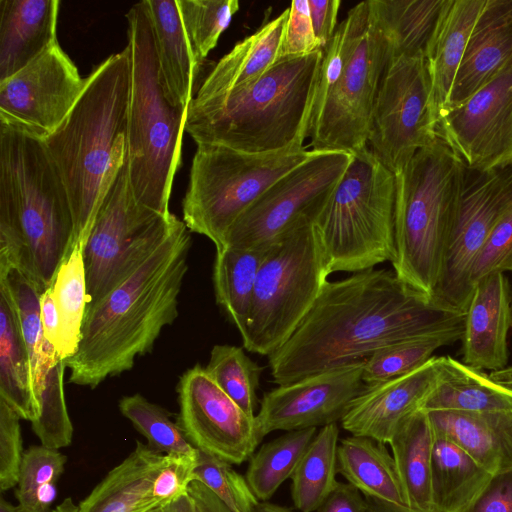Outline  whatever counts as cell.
Wrapping results in <instances>:
<instances>
[{
    "label": "cell",
    "mask_w": 512,
    "mask_h": 512,
    "mask_svg": "<svg viewBox=\"0 0 512 512\" xmlns=\"http://www.w3.org/2000/svg\"><path fill=\"white\" fill-rule=\"evenodd\" d=\"M464 319L408 287L393 269L327 281L291 337L269 356L273 382L364 361L384 346L461 327Z\"/></svg>",
    "instance_id": "cell-1"
},
{
    "label": "cell",
    "mask_w": 512,
    "mask_h": 512,
    "mask_svg": "<svg viewBox=\"0 0 512 512\" xmlns=\"http://www.w3.org/2000/svg\"><path fill=\"white\" fill-rule=\"evenodd\" d=\"M176 218L154 250L118 285L88 304L76 354L65 361L69 383L96 388L129 371L178 316L191 237Z\"/></svg>",
    "instance_id": "cell-2"
},
{
    "label": "cell",
    "mask_w": 512,
    "mask_h": 512,
    "mask_svg": "<svg viewBox=\"0 0 512 512\" xmlns=\"http://www.w3.org/2000/svg\"><path fill=\"white\" fill-rule=\"evenodd\" d=\"M74 245L68 194L43 139L0 123V266L43 293Z\"/></svg>",
    "instance_id": "cell-3"
},
{
    "label": "cell",
    "mask_w": 512,
    "mask_h": 512,
    "mask_svg": "<svg viewBox=\"0 0 512 512\" xmlns=\"http://www.w3.org/2000/svg\"><path fill=\"white\" fill-rule=\"evenodd\" d=\"M130 89L126 46L93 69L70 113L43 139L68 194L75 244L83 249L100 205L126 161Z\"/></svg>",
    "instance_id": "cell-4"
},
{
    "label": "cell",
    "mask_w": 512,
    "mask_h": 512,
    "mask_svg": "<svg viewBox=\"0 0 512 512\" xmlns=\"http://www.w3.org/2000/svg\"><path fill=\"white\" fill-rule=\"evenodd\" d=\"M323 50L279 60L252 85L224 96L192 99L185 131L198 144L248 153L303 146L308 137Z\"/></svg>",
    "instance_id": "cell-5"
},
{
    "label": "cell",
    "mask_w": 512,
    "mask_h": 512,
    "mask_svg": "<svg viewBox=\"0 0 512 512\" xmlns=\"http://www.w3.org/2000/svg\"><path fill=\"white\" fill-rule=\"evenodd\" d=\"M464 174V164L440 136L395 174L391 264L404 284L430 302L456 224Z\"/></svg>",
    "instance_id": "cell-6"
},
{
    "label": "cell",
    "mask_w": 512,
    "mask_h": 512,
    "mask_svg": "<svg viewBox=\"0 0 512 512\" xmlns=\"http://www.w3.org/2000/svg\"><path fill=\"white\" fill-rule=\"evenodd\" d=\"M126 17L131 60L126 136L129 179L139 203L168 216L187 109L174 106L164 93L145 1L133 5Z\"/></svg>",
    "instance_id": "cell-7"
},
{
    "label": "cell",
    "mask_w": 512,
    "mask_h": 512,
    "mask_svg": "<svg viewBox=\"0 0 512 512\" xmlns=\"http://www.w3.org/2000/svg\"><path fill=\"white\" fill-rule=\"evenodd\" d=\"M395 197V175L368 145L353 153L313 220L330 273H355L393 261Z\"/></svg>",
    "instance_id": "cell-8"
},
{
    "label": "cell",
    "mask_w": 512,
    "mask_h": 512,
    "mask_svg": "<svg viewBox=\"0 0 512 512\" xmlns=\"http://www.w3.org/2000/svg\"><path fill=\"white\" fill-rule=\"evenodd\" d=\"M305 146L268 153L198 144L182 202L183 222L190 232L210 239L216 249L230 228L278 179L312 157Z\"/></svg>",
    "instance_id": "cell-9"
},
{
    "label": "cell",
    "mask_w": 512,
    "mask_h": 512,
    "mask_svg": "<svg viewBox=\"0 0 512 512\" xmlns=\"http://www.w3.org/2000/svg\"><path fill=\"white\" fill-rule=\"evenodd\" d=\"M302 218L269 246L241 334L243 348L270 356L294 333L331 274L313 227Z\"/></svg>",
    "instance_id": "cell-10"
},
{
    "label": "cell",
    "mask_w": 512,
    "mask_h": 512,
    "mask_svg": "<svg viewBox=\"0 0 512 512\" xmlns=\"http://www.w3.org/2000/svg\"><path fill=\"white\" fill-rule=\"evenodd\" d=\"M176 218L138 202L125 161L100 205L84 247L87 305L124 280L166 236Z\"/></svg>",
    "instance_id": "cell-11"
},
{
    "label": "cell",
    "mask_w": 512,
    "mask_h": 512,
    "mask_svg": "<svg viewBox=\"0 0 512 512\" xmlns=\"http://www.w3.org/2000/svg\"><path fill=\"white\" fill-rule=\"evenodd\" d=\"M427 61L400 57L386 68L375 99L367 145L394 175L438 138Z\"/></svg>",
    "instance_id": "cell-12"
},
{
    "label": "cell",
    "mask_w": 512,
    "mask_h": 512,
    "mask_svg": "<svg viewBox=\"0 0 512 512\" xmlns=\"http://www.w3.org/2000/svg\"><path fill=\"white\" fill-rule=\"evenodd\" d=\"M352 156L353 153L344 151H316L273 183L244 212L230 228L223 247L265 249L302 218H315L341 180Z\"/></svg>",
    "instance_id": "cell-13"
},
{
    "label": "cell",
    "mask_w": 512,
    "mask_h": 512,
    "mask_svg": "<svg viewBox=\"0 0 512 512\" xmlns=\"http://www.w3.org/2000/svg\"><path fill=\"white\" fill-rule=\"evenodd\" d=\"M512 209V158L482 171L465 167L458 216L431 302L465 314L472 296L470 267L498 221Z\"/></svg>",
    "instance_id": "cell-14"
},
{
    "label": "cell",
    "mask_w": 512,
    "mask_h": 512,
    "mask_svg": "<svg viewBox=\"0 0 512 512\" xmlns=\"http://www.w3.org/2000/svg\"><path fill=\"white\" fill-rule=\"evenodd\" d=\"M390 63L387 46L369 19L342 75L311 122V150L355 153L367 147L375 99Z\"/></svg>",
    "instance_id": "cell-15"
},
{
    "label": "cell",
    "mask_w": 512,
    "mask_h": 512,
    "mask_svg": "<svg viewBox=\"0 0 512 512\" xmlns=\"http://www.w3.org/2000/svg\"><path fill=\"white\" fill-rule=\"evenodd\" d=\"M85 84L86 78L57 41L0 81V123L45 139L70 113Z\"/></svg>",
    "instance_id": "cell-16"
},
{
    "label": "cell",
    "mask_w": 512,
    "mask_h": 512,
    "mask_svg": "<svg viewBox=\"0 0 512 512\" xmlns=\"http://www.w3.org/2000/svg\"><path fill=\"white\" fill-rule=\"evenodd\" d=\"M177 392V423L197 450L237 465L252 457L261 441L255 417L248 416L205 368L195 365L188 369Z\"/></svg>",
    "instance_id": "cell-17"
},
{
    "label": "cell",
    "mask_w": 512,
    "mask_h": 512,
    "mask_svg": "<svg viewBox=\"0 0 512 512\" xmlns=\"http://www.w3.org/2000/svg\"><path fill=\"white\" fill-rule=\"evenodd\" d=\"M443 138L467 169L482 171L512 158V64L438 119Z\"/></svg>",
    "instance_id": "cell-18"
},
{
    "label": "cell",
    "mask_w": 512,
    "mask_h": 512,
    "mask_svg": "<svg viewBox=\"0 0 512 512\" xmlns=\"http://www.w3.org/2000/svg\"><path fill=\"white\" fill-rule=\"evenodd\" d=\"M364 361L278 385L264 393L255 416L259 439L277 430L287 432L337 423L364 387Z\"/></svg>",
    "instance_id": "cell-19"
},
{
    "label": "cell",
    "mask_w": 512,
    "mask_h": 512,
    "mask_svg": "<svg viewBox=\"0 0 512 512\" xmlns=\"http://www.w3.org/2000/svg\"><path fill=\"white\" fill-rule=\"evenodd\" d=\"M439 375V357L386 381L364 384L340 420L351 435L389 443L399 425L421 409Z\"/></svg>",
    "instance_id": "cell-20"
},
{
    "label": "cell",
    "mask_w": 512,
    "mask_h": 512,
    "mask_svg": "<svg viewBox=\"0 0 512 512\" xmlns=\"http://www.w3.org/2000/svg\"><path fill=\"white\" fill-rule=\"evenodd\" d=\"M511 318V293L504 273H493L479 280L465 313L461 338L463 363L479 371L505 368Z\"/></svg>",
    "instance_id": "cell-21"
},
{
    "label": "cell",
    "mask_w": 512,
    "mask_h": 512,
    "mask_svg": "<svg viewBox=\"0 0 512 512\" xmlns=\"http://www.w3.org/2000/svg\"><path fill=\"white\" fill-rule=\"evenodd\" d=\"M512 64V0H486L457 71L447 107L455 106Z\"/></svg>",
    "instance_id": "cell-22"
},
{
    "label": "cell",
    "mask_w": 512,
    "mask_h": 512,
    "mask_svg": "<svg viewBox=\"0 0 512 512\" xmlns=\"http://www.w3.org/2000/svg\"><path fill=\"white\" fill-rule=\"evenodd\" d=\"M58 0H0V81L57 42Z\"/></svg>",
    "instance_id": "cell-23"
},
{
    "label": "cell",
    "mask_w": 512,
    "mask_h": 512,
    "mask_svg": "<svg viewBox=\"0 0 512 512\" xmlns=\"http://www.w3.org/2000/svg\"><path fill=\"white\" fill-rule=\"evenodd\" d=\"M453 0H369V19L382 36L391 62L427 58Z\"/></svg>",
    "instance_id": "cell-24"
},
{
    "label": "cell",
    "mask_w": 512,
    "mask_h": 512,
    "mask_svg": "<svg viewBox=\"0 0 512 512\" xmlns=\"http://www.w3.org/2000/svg\"><path fill=\"white\" fill-rule=\"evenodd\" d=\"M149 14L160 81L167 99L187 109L193 99L196 59L176 0H144Z\"/></svg>",
    "instance_id": "cell-25"
},
{
    "label": "cell",
    "mask_w": 512,
    "mask_h": 512,
    "mask_svg": "<svg viewBox=\"0 0 512 512\" xmlns=\"http://www.w3.org/2000/svg\"><path fill=\"white\" fill-rule=\"evenodd\" d=\"M289 8L238 42L203 81L193 99L201 101L240 91L260 79L280 60Z\"/></svg>",
    "instance_id": "cell-26"
},
{
    "label": "cell",
    "mask_w": 512,
    "mask_h": 512,
    "mask_svg": "<svg viewBox=\"0 0 512 512\" xmlns=\"http://www.w3.org/2000/svg\"><path fill=\"white\" fill-rule=\"evenodd\" d=\"M164 456L137 441L135 449L79 503V512H149L157 508L153 484Z\"/></svg>",
    "instance_id": "cell-27"
},
{
    "label": "cell",
    "mask_w": 512,
    "mask_h": 512,
    "mask_svg": "<svg viewBox=\"0 0 512 512\" xmlns=\"http://www.w3.org/2000/svg\"><path fill=\"white\" fill-rule=\"evenodd\" d=\"M427 413L435 431L457 443L491 474L512 469V411Z\"/></svg>",
    "instance_id": "cell-28"
},
{
    "label": "cell",
    "mask_w": 512,
    "mask_h": 512,
    "mask_svg": "<svg viewBox=\"0 0 512 512\" xmlns=\"http://www.w3.org/2000/svg\"><path fill=\"white\" fill-rule=\"evenodd\" d=\"M422 410L458 412L512 411V391L494 382L489 375L452 357H439L437 382Z\"/></svg>",
    "instance_id": "cell-29"
},
{
    "label": "cell",
    "mask_w": 512,
    "mask_h": 512,
    "mask_svg": "<svg viewBox=\"0 0 512 512\" xmlns=\"http://www.w3.org/2000/svg\"><path fill=\"white\" fill-rule=\"evenodd\" d=\"M337 473L364 497L409 508L393 456L384 443L355 435L343 438L337 449Z\"/></svg>",
    "instance_id": "cell-30"
},
{
    "label": "cell",
    "mask_w": 512,
    "mask_h": 512,
    "mask_svg": "<svg viewBox=\"0 0 512 512\" xmlns=\"http://www.w3.org/2000/svg\"><path fill=\"white\" fill-rule=\"evenodd\" d=\"M434 429L428 413L408 416L389 441L392 456L410 509L434 512L431 495V458Z\"/></svg>",
    "instance_id": "cell-31"
},
{
    "label": "cell",
    "mask_w": 512,
    "mask_h": 512,
    "mask_svg": "<svg viewBox=\"0 0 512 512\" xmlns=\"http://www.w3.org/2000/svg\"><path fill=\"white\" fill-rule=\"evenodd\" d=\"M491 476L462 447L434 430L431 458L434 512H460L480 493Z\"/></svg>",
    "instance_id": "cell-32"
},
{
    "label": "cell",
    "mask_w": 512,
    "mask_h": 512,
    "mask_svg": "<svg viewBox=\"0 0 512 512\" xmlns=\"http://www.w3.org/2000/svg\"><path fill=\"white\" fill-rule=\"evenodd\" d=\"M486 0H453L426 58L437 120L449 95L470 33Z\"/></svg>",
    "instance_id": "cell-33"
},
{
    "label": "cell",
    "mask_w": 512,
    "mask_h": 512,
    "mask_svg": "<svg viewBox=\"0 0 512 512\" xmlns=\"http://www.w3.org/2000/svg\"><path fill=\"white\" fill-rule=\"evenodd\" d=\"M0 399L21 419L32 422L36 402L28 351L8 291L0 285Z\"/></svg>",
    "instance_id": "cell-34"
},
{
    "label": "cell",
    "mask_w": 512,
    "mask_h": 512,
    "mask_svg": "<svg viewBox=\"0 0 512 512\" xmlns=\"http://www.w3.org/2000/svg\"><path fill=\"white\" fill-rule=\"evenodd\" d=\"M0 285L8 291L18 315L29 355L35 398L48 371L62 360L55 347L44 337L40 309L42 293L22 271L13 266H0Z\"/></svg>",
    "instance_id": "cell-35"
},
{
    "label": "cell",
    "mask_w": 512,
    "mask_h": 512,
    "mask_svg": "<svg viewBox=\"0 0 512 512\" xmlns=\"http://www.w3.org/2000/svg\"><path fill=\"white\" fill-rule=\"evenodd\" d=\"M268 249L230 246L216 249L213 265L216 302L240 335L246 329L257 275Z\"/></svg>",
    "instance_id": "cell-36"
},
{
    "label": "cell",
    "mask_w": 512,
    "mask_h": 512,
    "mask_svg": "<svg viewBox=\"0 0 512 512\" xmlns=\"http://www.w3.org/2000/svg\"><path fill=\"white\" fill-rule=\"evenodd\" d=\"M339 426L317 432L291 476V495L300 512H314L336 488Z\"/></svg>",
    "instance_id": "cell-37"
},
{
    "label": "cell",
    "mask_w": 512,
    "mask_h": 512,
    "mask_svg": "<svg viewBox=\"0 0 512 512\" xmlns=\"http://www.w3.org/2000/svg\"><path fill=\"white\" fill-rule=\"evenodd\" d=\"M84 249L75 244L60 264L51 290L59 318L56 351L66 361L73 357L81 340L88 303Z\"/></svg>",
    "instance_id": "cell-38"
},
{
    "label": "cell",
    "mask_w": 512,
    "mask_h": 512,
    "mask_svg": "<svg viewBox=\"0 0 512 512\" xmlns=\"http://www.w3.org/2000/svg\"><path fill=\"white\" fill-rule=\"evenodd\" d=\"M316 434L317 428L287 431L252 455L245 479L258 501H267L291 478Z\"/></svg>",
    "instance_id": "cell-39"
},
{
    "label": "cell",
    "mask_w": 512,
    "mask_h": 512,
    "mask_svg": "<svg viewBox=\"0 0 512 512\" xmlns=\"http://www.w3.org/2000/svg\"><path fill=\"white\" fill-rule=\"evenodd\" d=\"M464 325L444 332L384 346L364 361L362 380L373 384L396 378L421 367L440 347L461 340Z\"/></svg>",
    "instance_id": "cell-40"
},
{
    "label": "cell",
    "mask_w": 512,
    "mask_h": 512,
    "mask_svg": "<svg viewBox=\"0 0 512 512\" xmlns=\"http://www.w3.org/2000/svg\"><path fill=\"white\" fill-rule=\"evenodd\" d=\"M67 458L42 444L24 451L15 497L19 512H50Z\"/></svg>",
    "instance_id": "cell-41"
},
{
    "label": "cell",
    "mask_w": 512,
    "mask_h": 512,
    "mask_svg": "<svg viewBox=\"0 0 512 512\" xmlns=\"http://www.w3.org/2000/svg\"><path fill=\"white\" fill-rule=\"evenodd\" d=\"M214 382L250 417H255L256 390L263 368L242 347L213 346L205 367Z\"/></svg>",
    "instance_id": "cell-42"
},
{
    "label": "cell",
    "mask_w": 512,
    "mask_h": 512,
    "mask_svg": "<svg viewBox=\"0 0 512 512\" xmlns=\"http://www.w3.org/2000/svg\"><path fill=\"white\" fill-rule=\"evenodd\" d=\"M121 414L147 440V446L162 455L193 454L197 449L187 440L177 422L163 407L139 393L124 396L118 404Z\"/></svg>",
    "instance_id": "cell-43"
},
{
    "label": "cell",
    "mask_w": 512,
    "mask_h": 512,
    "mask_svg": "<svg viewBox=\"0 0 512 512\" xmlns=\"http://www.w3.org/2000/svg\"><path fill=\"white\" fill-rule=\"evenodd\" d=\"M65 361L59 360L46 374L44 384L35 396L36 416L32 430L42 445L60 449L71 444L73 425L64 393Z\"/></svg>",
    "instance_id": "cell-44"
},
{
    "label": "cell",
    "mask_w": 512,
    "mask_h": 512,
    "mask_svg": "<svg viewBox=\"0 0 512 512\" xmlns=\"http://www.w3.org/2000/svg\"><path fill=\"white\" fill-rule=\"evenodd\" d=\"M180 18L200 64L239 9L237 0H176Z\"/></svg>",
    "instance_id": "cell-45"
},
{
    "label": "cell",
    "mask_w": 512,
    "mask_h": 512,
    "mask_svg": "<svg viewBox=\"0 0 512 512\" xmlns=\"http://www.w3.org/2000/svg\"><path fill=\"white\" fill-rule=\"evenodd\" d=\"M194 480L210 489L231 512H254L259 502L230 463L199 450Z\"/></svg>",
    "instance_id": "cell-46"
},
{
    "label": "cell",
    "mask_w": 512,
    "mask_h": 512,
    "mask_svg": "<svg viewBox=\"0 0 512 512\" xmlns=\"http://www.w3.org/2000/svg\"><path fill=\"white\" fill-rule=\"evenodd\" d=\"M512 272V209L494 226L474 258L468 281L473 290L482 278Z\"/></svg>",
    "instance_id": "cell-47"
},
{
    "label": "cell",
    "mask_w": 512,
    "mask_h": 512,
    "mask_svg": "<svg viewBox=\"0 0 512 512\" xmlns=\"http://www.w3.org/2000/svg\"><path fill=\"white\" fill-rule=\"evenodd\" d=\"M20 416L0 399V488L7 491L19 482L23 460Z\"/></svg>",
    "instance_id": "cell-48"
},
{
    "label": "cell",
    "mask_w": 512,
    "mask_h": 512,
    "mask_svg": "<svg viewBox=\"0 0 512 512\" xmlns=\"http://www.w3.org/2000/svg\"><path fill=\"white\" fill-rule=\"evenodd\" d=\"M198 464V450L193 454L165 455L153 484L157 507L167 505L188 493Z\"/></svg>",
    "instance_id": "cell-49"
},
{
    "label": "cell",
    "mask_w": 512,
    "mask_h": 512,
    "mask_svg": "<svg viewBox=\"0 0 512 512\" xmlns=\"http://www.w3.org/2000/svg\"><path fill=\"white\" fill-rule=\"evenodd\" d=\"M322 50L310 16L308 0L292 1L285 25L280 60L301 57Z\"/></svg>",
    "instance_id": "cell-50"
},
{
    "label": "cell",
    "mask_w": 512,
    "mask_h": 512,
    "mask_svg": "<svg viewBox=\"0 0 512 512\" xmlns=\"http://www.w3.org/2000/svg\"><path fill=\"white\" fill-rule=\"evenodd\" d=\"M460 512H512V469L492 474L480 493Z\"/></svg>",
    "instance_id": "cell-51"
},
{
    "label": "cell",
    "mask_w": 512,
    "mask_h": 512,
    "mask_svg": "<svg viewBox=\"0 0 512 512\" xmlns=\"http://www.w3.org/2000/svg\"><path fill=\"white\" fill-rule=\"evenodd\" d=\"M314 33L322 50L331 41L336 29L341 5L339 0H308Z\"/></svg>",
    "instance_id": "cell-52"
},
{
    "label": "cell",
    "mask_w": 512,
    "mask_h": 512,
    "mask_svg": "<svg viewBox=\"0 0 512 512\" xmlns=\"http://www.w3.org/2000/svg\"><path fill=\"white\" fill-rule=\"evenodd\" d=\"M362 495L351 484L338 482L316 512H366L367 503Z\"/></svg>",
    "instance_id": "cell-53"
},
{
    "label": "cell",
    "mask_w": 512,
    "mask_h": 512,
    "mask_svg": "<svg viewBox=\"0 0 512 512\" xmlns=\"http://www.w3.org/2000/svg\"><path fill=\"white\" fill-rule=\"evenodd\" d=\"M40 309L44 337L56 348L59 333V318L52 296L51 287L47 288L41 294Z\"/></svg>",
    "instance_id": "cell-54"
},
{
    "label": "cell",
    "mask_w": 512,
    "mask_h": 512,
    "mask_svg": "<svg viewBox=\"0 0 512 512\" xmlns=\"http://www.w3.org/2000/svg\"><path fill=\"white\" fill-rule=\"evenodd\" d=\"M195 500L198 512H231V510L205 485L194 480L188 490Z\"/></svg>",
    "instance_id": "cell-55"
},
{
    "label": "cell",
    "mask_w": 512,
    "mask_h": 512,
    "mask_svg": "<svg viewBox=\"0 0 512 512\" xmlns=\"http://www.w3.org/2000/svg\"><path fill=\"white\" fill-rule=\"evenodd\" d=\"M149 512H198V510L195 500L188 492L179 499L167 505L157 507Z\"/></svg>",
    "instance_id": "cell-56"
},
{
    "label": "cell",
    "mask_w": 512,
    "mask_h": 512,
    "mask_svg": "<svg viewBox=\"0 0 512 512\" xmlns=\"http://www.w3.org/2000/svg\"><path fill=\"white\" fill-rule=\"evenodd\" d=\"M367 503L366 512H418L410 508L396 507L369 497H365Z\"/></svg>",
    "instance_id": "cell-57"
},
{
    "label": "cell",
    "mask_w": 512,
    "mask_h": 512,
    "mask_svg": "<svg viewBox=\"0 0 512 512\" xmlns=\"http://www.w3.org/2000/svg\"><path fill=\"white\" fill-rule=\"evenodd\" d=\"M490 377L500 386L512 391V366L494 371L490 374Z\"/></svg>",
    "instance_id": "cell-58"
},
{
    "label": "cell",
    "mask_w": 512,
    "mask_h": 512,
    "mask_svg": "<svg viewBox=\"0 0 512 512\" xmlns=\"http://www.w3.org/2000/svg\"><path fill=\"white\" fill-rule=\"evenodd\" d=\"M254 512H291L286 507H282L267 501H259L254 508Z\"/></svg>",
    "instance_id": "cell-59"
},
{
    "label": "cell",
    "mask_w": 512,
    "mask_h": 512,
    "mask_svg": "<svg viewBox=\"0 0 512 512\" xmlns=\"http://www.w3.org/2000/svg\"><path fill=\"white\" fill-rule=\"evenodd\" d=\"M50 512H79L78 505L74 503L72 498L68 497L64 499L56 508Z\"/></svg>",
    "instance_id": "cell-60"
},
{
    "label": "cell",
    "mask_w": 512,
    "mask_h": 512,
    "mask_svg": "<svg viewBox=\"0 0 512 512\" xmlns=\"http://www.w3.org/2000/svg\"><path fill=\"white\" fill-rule=\"evenodd\" d=\"M0 512H19L18 507L6 501L3 496L0 498Z\"/></svg>",
    "instance_id": "cell-61"
},
{
    "label": "cell",
    "mask_w": 512,
    "mask_h": 512,
    "mask_svg": "<svg viewBox=\"0 0 512 512\" xmlns=\"http://www.w3.org/2000/svg\"><path fill=\"white\" fill-rule=\"evenodd\" d=\"M511 316H512V292H511ZM511 327H512V318H511Z\"/></svg>",
    "instance_id": "cell-62"
}]
</instances>
